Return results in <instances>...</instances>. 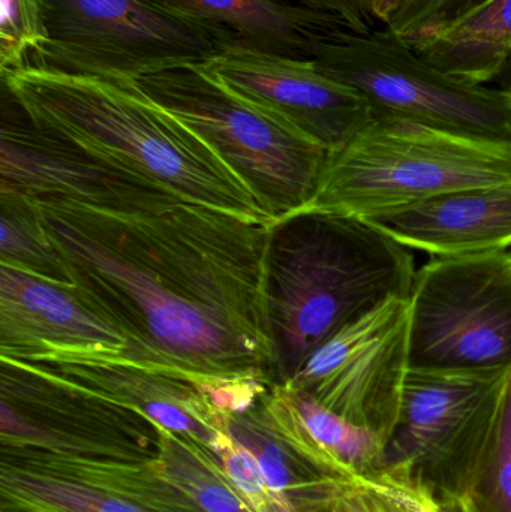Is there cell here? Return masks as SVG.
I'll return each instance as SVG.
<instances>
[{
	"label": "cell",
	"mask_w": 511,
	"mask_h": 512,
	"mask_svg": "<svg viewBox=\"0 0 511 512\" xmlns=\"http://www.w3.org/2000/svg\"><path fill=\"white\" fill-rule=\"evenodd\" d=\"M33 201L72 285L159 367L213 385L278 384L272 225L185 200L125 210Z\"/></svg>",
	"instance_id": "cell-1"
},
{
	"label": "cell",
	"mask_w": 511,
	"mask_h": 512,
	"mask_svg": "<svg viewBox=\"0 0 511 512\" xmlns=\"http://www.w3.org/2000/svg\"><path fill=\"white\" fill-rule=\"evenodd\" d=\"M2 83L9 98L41 131L189 203L276 224L224 159L144 95L135 81L29 65L2 72Z\"/></svg>",
	"instance_id": "cell-2"
},
{
	"label": "cell",
	"mask_w": 511,
	"mask_h": 512,
	"mask_svg": "<svg viewBox=\"0 0 511 512\" xmlns=\"http://www.w3.org/2000/svg\"><path fill=\"white\" fill-rule=\"evenodd\" d=\"M416 273L413 251L368 219L297 212L272 225L266 301L278 384L354 319L410 298Z\"/></svg>",
	"instance_id": "cell-3"
},
{
	"label": "cell",
	"mask_w": 511,
	"mask_h": 512,
	"mask_svg": "<svg viewBox=\"0 0 511 512\" xmlns=\"http://www.w3.org/2000/svg\"><path fill=\"white\" fill-rule=\"evenodd\" d=\"M511 183V140H486L404 120H374L329 153L299 212L377 218L437 195Z\"/></svg>",
	"instance_id": "cell-4"
},
{
	"label": "cell",
	"mask_w": 511,
	"mask_h": 512,
	"mask_svg": "<svg viewBox=\"0 0 511 512\" xmlns=\"http://www.w3.org/2000/svg\"><path fill=\"white\" fill-rule=\"evenodd\" d=\"M135 83L209 144L276 222L314 197L329 152L249 104L200 66L159 72Z\"/></svg>",
	"instance_id": "cell-5"
},
{
	"label": "cell",
	"mask_w": 511,
	"mask_h": 512,
	"mask_svg": "<svg viewBox=\"0 0 511 512\" xmlns=\"http://www.w3.org/2000/svg\"><path fill=\"white\" fill-rule=\"evenodd\" d=\"M45 41L30 65L116 81L203 65L230 30L201 23L161 0H39Z\"/></svg>",
	"instance_id": "cell-6"
},
{
	"label": "cell",
	"mask_w": 511,
	"mask_h": 512,
	"mask_svg": "<svg viewBox=\"0 0 511 512\" xmlns=\"http://www.w3.org/2000/svg\"><path fill=\"white\" fill-rule=\"evenodd\" d=\"M312 59L359 90L375 120H404L486 140H511V90L468 84L438 71L390 29H344L317 45Z\"/></svg>",
	"instance_id": "cell-7"
},
{
	"label": "cell",
	"mask_w": 511,
	"mask_h": 512,
	"mask_svg": "<svg viewBox=\"0 0 511 512\" xmlns=\"http://www.w3.org/2000/svg\"><path fill=\"white\" fill-rule=\"evenodd\" d=\"M410 301L411 367L511 366V252L431 258Z\"/></svg>",
	"instance_id": "cell-8"
},
{
	"label": "cell",
	"mask_w": 511,
	"mask_h": 512,
	"mask_svg": "<svg viewBox=\"0 0 511 512\" xmlns=\"http://www.w3.org/2000/svg\"><path fill=\"white\" fill-rule=\"evenodd\" d=\"M158 439L159 427L144 415L35 364L0 357V447L147 462Z\"/></svg>",
	"instance_id": "cell-9"
},
{
	"label": "cell",
	"mask_w": 511,
	"mask_h": 512,
	"mask_svg": "<svg viewBox=\"0 0 511 512\" xmlns=\"http://www.w3.org/2000/svg\"><path fill=\"white\" fill-rule=\"evenodd\" d=\"M411 301L393 297L321 345L287 384L389 444L411 367Z\"/></svg>",
	"instance_id": "cell-10"
},
{
	"label": "cell",
	"mask_w": 511,
	"mask_h": 512,
	"mask_svg": "<svg viewBox=\"0 0 511 512\" xmlns=\"http://www.w3.org/2000/svg\"><path fill=\"white\" fill-rule=\"evenodd\" d=\"M509 369L410 367L386 463L411 466L438 498H450L468 451L494 415Z\"/></svg>",
	"instance_id": "cell-11"
},
{
	"label": "cell",
	"mask_w": 511,
	"mask_h": 512,
	"mask_svg": "<svg viewBox=\"0 0 511 512\" xmlns=\"http://www.w3.org/2000/svg\"><path fill=\"white\" fill-rule=\"evenodd\" d=\"M0 512H204L152 460L0 447Z\"/></svg>",
	"instance_id": "cell-12"
},
{
	"label": "cell",
	"mask_w": 511,
	"mask_h": 512,
	"mask_svg": "<svg viewBox=\"0 0 511 512\" xmlns=\"http://www.w3.org/2000/svg\"><path fill=\"white\" fill-rule=\"evenodd\" d=\"M197 66L329 153L347 146L375 120L368 99L321 71L314 59H296L230 42Z\"/></svg>",
	"instance_id": "cell-13"
},
{
	"label": "cell",
	"mask_w": 511,
	"mask_h": 512,
	"mask_svg": "<svg viewBox=\"0 0 511 512\" xmlns=\"http://www.w3.org/2000/svg\"><path fill=\"white\" fill-rule=\"evenodd\" d=\"M0 357L32 363L123 361L162 369L74 285H60L3 264Z\"/></svg>",
	"instance_id": "cell-14"
},
{
	"label": "cell",
	"mask_w": 511,
	"mask_h": 512,
	"mask_svg": "<svg viewBox=\"0 0 511 512\" xmlns=\"http://www.w3.org/2000/svg\"><path fill=\"white\" fill-rule=\"evenodd\" d=\"M0 191L30 200L68 198L114 210L141 209L177 200L176 195L159 186L41 131L21 110L20 117L3 116Z\"/></svg>",
	"instance_id": "cell-15"
},
{
	"label": "cell",
	"mask_w": 511,
	"mask_h": 512,
	"mask_svg": "<svg viewBox=\"0 0 511 512\" xmlns=\"http://www.w3.org/2000/svg\"><path fill=\"white\" fill-rule=\"evenodd\" d=\"M32 364L144 415L159 429L197 441L213 453L230 433L228 412L219 405V396L228 385L123 361Z\"/></svg>",
	"instance_id": "cell-16"
},
{
	"label": "cell",
	"mask_w": 511,
	"mask_h": 512,
	"mask_svg": "<svg viewBox=\"0 0 511 512\" xmlns=\"http://www.w3.org/2000/svg\"><path fill=\"white\" fill-rule=\"evenodd\" d=\"M368 221L431 258L509 252L511 183L437 195Z\"/></svg>",
	"instance_id": "cell-17"
},
{
	"label": "cell",
	"mask_w": 511,
	"mask_h": 512,
	"mask_svg": "<svg viewBox=\"0 0 511 512\" xmlns=\"http://www.w3.org/2000/svg\"><path fill=\"white\" fill-rule=\"evenodd\" d=\"M261 402L276 432L327 477L350 483L386 465L383 436L351 423L287 382L270 385Z\"/></svg>",
	"instance_id": "cell-18"
},
{
	"label": "cell",
	"mask_w": 511,
	"mask_h": 512,
	"mask_svg": "<svg viewBox=\"0 0 511 512\" xmlns=\"http://www.w3.org/2000/svg\"><path fill=\"white\" fill-rule=\"evenodd\" d=\"M168 8L230 30L240 42L296 59H312L324 39L347 29L335 15L278 0H161Z\"/></svg>",
	"instance_id": "cell-19"
},
{
	"label": "cell",
	"mask_w": 511,
	"mask_h": 512,
	"mask_svg": "<svg viewBox=\"0 0 511 512\" xmlns=\"http://www.w3.org/2000/svg\"><path fill=\"white\" fill-rule=\"evenodd\" d=\"M438 71L468 84H486L511 57V0H486L458 20L408 42Z\"/></svg>",
	"instance_id": "cell-20"
},
{
	"label": "cell",
	"mask_w": 511,
	"mask_h": 512,
	"mask_svg": "<svg viewBox=\"0 0 511 512\" xmlns=\"http://www.w3.org/2000/svg\"><path fill=\"white\" fill-rule=\"evenodd\" d=\"M261 396L228 414L231 435L257 457L285 512H333L345 483L327 477L276 432Z\"/></svg>",
	"instance_id": "cell-21"
},
{
	"label": "cell",
	"mask_w": 511,
	"mask_h": 512,
	"mask_svg": "<svg viewBox=\"0 0 511 512\" xmlns=\"http://www.w3.org/2000/svg\"><path fill=\"white\" fill-rule=\"evenodd\" d=\"M441 504L452 512H511V366L491 421Z\"/></svg>",
	"instance_id": "cell-22"
},
{
	"label": "cell",
	"mask_w": 511,
	"mask_h": 512,
	"mask_svg": "<svg viewBox=\"0 0 511 512\" xmlns=\"http://www.w3.org/2000/svg\"><path fill=\"white\" fill-rule=\"evenodd\" d=\"M153 466L204 512H255L213 451L159 429Z\"/></svg>",
	"instance_id": "cell-23"
},
{
	"label": "cell",
	"mask_w": 511,
	"mask_h": 512,
	"mask_svg": "<svg viewBox=\"0 0 511 512\" xmlns=\"http://www.w3.org/2000/svg\"><path fill=\"white\" fill-rule=\"evenodd\" d=\"M0 264L60 285H72L65 262L48 239L35 201L0 191Z\"/></svg>",
	"instance_id": "cell-24"
},
{
	"label": "cell",
	"mask_w": 511,
	"mask_h": 512,
	"mask_svg": "<svg viewBox=\"0 0 511 512\" xmlns=\"http://www.w3.org/2000/svg\"><path fill=\"white\" fill-rule=\"evenodd\" d=\"M333 512H446L437 493L411 466L386 463L368 477L345 483Z\"/></svg>",
	"instance_id": "cell-25"
},
{
	"label": "cell",
	"mask_w": 511,
	"mask_h": 512,
	"mask_svg": "<svg viewBox=\"0 0 511 512\" xmlns=\"http://www.w3.org/2000/svg\"><path fill=\"white\" fill-rule=\"evenodd\" d=\"M45 41L39 0H0V72L29 66Z\"/></svg>",
	"instance_id": "cell-26"
},
{
	"label": "cell",
	"mask_w": 511,
	"mask_h": 512,
	"mask_svg": "<svg viewBox=\"0 0 511 512\" xmlns=\"http://www.w3.org/2000/svg\"><path fill=\"white\" fill-rule=\"evenodd\" d=\"M485 2L486 0H407L386 27L405 41L413 42L431 30L458 20Z\"/></svg>",
	"instance_id": "cell-27"
},
{
	"label": "cell",
	"mask_w": 511,
	"mask_h": 512,
	"mask_svg": "<svg viewBox=\"0 0 511 512\" xmlns=\"http://www.w3.org/2000/svg\"><path fill=\"white\" fill-rule=\"evenodd\" d=\"M300 5L335 15L348 30L366 33L372 30V23L366 15L362 0H299Z\"/></svg>",
	"instance_id": "cell-28"
},
{
	"label": "cell",
	"mask_w": 511,
	"mask_h": 512,
	"mask_svg": "<svg viewBox=\"0 0 511 512\" xmlns=\"http://www.w3.org/2000/svg\"><path fill=\"white\" fill-rule=\"evenodd\" d=\"M407 0H362L363 8L371 23L378 21L387 26L393 15L401 9Z\"/></svg>",
	"instance_id": "cell-29"
},
{
	"label": "cell",
	"mask_w": 511,
	"mask_h": 512,
	"mask_svg": "<svg viewBox=\"0 0 511 512\" xmlns=\"http://www.w3.org/2000/svg\"><path fill=\"white\" fill-rule=\"evenodd\" d=\"M443 508H444V511H446V512H452V511L449 510V508L444 507V505H443Z\"/></svg>",
	"instance_id": "cell-30"
}]
</instances>
